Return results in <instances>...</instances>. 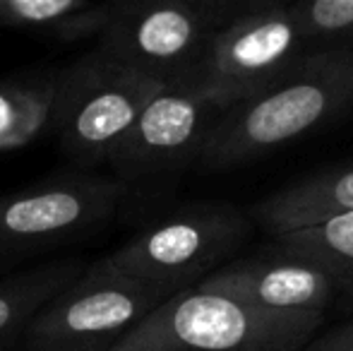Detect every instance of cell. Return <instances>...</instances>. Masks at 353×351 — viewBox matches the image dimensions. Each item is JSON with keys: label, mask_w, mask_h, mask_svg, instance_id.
<instances>
[{"label": "cell", "mask_w": 353, "mask_h": 351, "mask_svg": "<svg viewBox=\"0 0 353 351\" xmlns=\"http://www.w3.org/2000/svg\"><path fill=\"white\" fill-rule=\"evenodd\" d=\"M353 108V48L305 53L257 97L226 108L197 157L207 171H226L270 154Z\"/></svg>", "instance_id": "cell-1"}, {"label": "cell", "mask_w": 353, "mask_h": 351, "mask_svg": "<svg viewBox=\"0 0 353 351\" xmlns=\"http://www.w3.org/2000/svg\"><path fill=\"white\" fill-rule=\"evenodd\" d=\"M320 325L317 310H267L192 284L144 315L113 351H298Z\"/></svg>", "instance_id": "cell-2"}, {"label": "cell", "mask_w": 353, "mask_h": 351, "mask_svg": "<svg viewBox=\"0 0 353 351\" xmlns=\"http://www.w3.org/2000/svg\"><path fill=\"white\" fill-rule=\"evenodd\" d=\"M159 87L97 46L53 75L48 130L77 169L108 166Z\"/></svg>", "instance_id": "cell-3"}, {"label": "cell", "mask_w": 353, "mask_h": 351, "mask_svg": "<svg viewBox=\"0 0 353 351\" xmlns=\"http://www.w3.org/2000/svg\"><path fill=\"white\" fill-rule=\"evenodd\" d=\"M128 197V183L82 169L0 192V267L99 234L121 214Z\"/></svg>", "instance_id": "cell-4"}, {"label": "cell", "mask_w": 353, "mask_h": 351, "mask_svg": "<svg viewBox=\"0 0 353 351\" xmlns=\"http://www.w3.org/2000/svg\"><path fill=\"white\" fill-rule=\"evenodd\" d=\"M245 236L248 221L238 210L200 205L171 212L142 226L99 260L121 274L173 296L219 270Z\"/></svg>", "instance_id": "cell-5"}, {"label": "cell", "mask_w": 353, "mask_h": 351, "mask_svg": "<svg viewBox=\"0 0 353 351\" xmlns=\"http://www.w3.org/2000/svg\"><path fill=\"white\" fill-rule=\"evenodd\" d=\"M168 296L97 260L41 305L14 351H113Z\"/></svg>", "instance_id": "cell-6"}, {"label": "cell", "mask_w": 353, "mask_h": 351, "mask_svg": "<svg viewBox=\"0 0 353 351\" xmlns=\"http://www.w3.org/2000/svg\"><path fill=\"white\" fill-rule=\"evenodd\" d=\"M97 46L159 82H200L214 29L183 0H106L94 5Z\"/></svg>", "instance_id": "cell-7"}, {"label": "cell", "mask_w": 353, "mask_h": 351, "mask_svg": "<svg viewBox=\"0 0 353 351\" xmlns=\"http://www.w3.org/2000/svg\"><path fill=\"white\" fill-rule=\"evenodd\" d=\"M305 46L288 8L245 12L214 32L197 87L223 113L274 85Z\"/></svg>", "instance_id": "cell-8"}, {"label": "cell", "mask_w": 353, "mask_h": 351, "mask_svg": "<svg viewBox=\"0 0 353 351\" xmlns=\"http://www.w3.org/2000/svg\"><path fill=\"white\" fill-rule=\"evenodd\" d=\"M216 106L195 85H161L142 106L113 159L118 181L132 183L197 161L216 118Z\"/></svg>", "instance_id": "cell-9"}, {"label": "cell", "mask_w": 353, "mask_h": 351, "mask_svg": "<svg viewBox=\"0 0 353 351\" xmlns=\"http://www.w3.org/2000/svg\"><path fill=\"white\" fill-rule=\"evenodd\" d=\"M200 286L267 310H317L325 313L336 291V281L305 260H238L219 267Z\"/></svg>", "instance_id": "cell-10"}, {"label": "cell", "mask_w": 353, "mask_h": 351, "mask_svg": "<svg viewBox=\"0 0 353 351\" xmlns=\"http://www.w3.org/2000/svg\"><path fill=\"white\" fill-rule=\"evenodd\" d=\"M353 214V166L317 174L274 192L252 207L250 217L274 236Z\"/></svg>", "instance_id": "cell-11"}, {"label": "cell", "mask_w": 353, "mask_h": 351, "mask_svg": "<svg viewBox=\"0 0 353 351\" xmlns=\"http://www.w3.org/2000/svg\"><path fill=\"white\" fill-rule=\"evenodd\" d=\"M87 263L77 258L53 260L17 270L0 279V351H14L27 325L43 303L72 284Z\"/></svg>", "instance_id": "cell-12"}, {"label": "cell", "mask_w": 353, "mask_h": 351, "mask_svg": "<svg viewBox=\"0 0 353 351\" xmlns=\"http://www.w3.org/2000/svg\"><path fill=\"white\" fill-rule=\"evenodd\" d=\"M53 77L0 82V152L19 150L48 130Z\"/></svg>", "instance_id": "cell-13"}, {"label": "cell", "mask_w": 353, "mask_h": 351, "mask_svg": "<svg viewBox=\"0 0 353 351\" xmlns=\"http://www.w3.org/2000/svg\"><path fill=\"white\" fill-rule=\"evenodd\" d=\"M288 258L325 270L339 284H353V214L334 217L307 229L276 236Z\"/></svg>", "instance_id": "cell-14"}, {"label": "cell", "mask_w": 353, "mask_h": 351, "mask_svg": "<svg viewBox=\"0 0 353 351\" xmlns=\"http://www.w3.org/2000/svg\"><path fill=\"white\" fill-rule=\"evenodd\" d=\"M0 27L48 29L61 39L94 34L92 0H0Z\"/></svg>", "instance_id": "cell-15"}, {"label": "cell", "mask_w": 353, "mask_h": 351, "mask_svg": "<svg viewBox=\"0 0 353 351\" xmlns=\"http://www.w3.org/2000/svg\"><path fill=\"white\" fill-rule=\"evenodd\" d=\"M288 12L307 43L353 32V0H293Z\"/></svg>", "instance_id": "cell-16"}, {"label": "cell", "mask_w": 353, "mask_h": 351, "mask_svg": "<svg viewBox=\"0 0 353 351\" xmlns=\"http://www.w3.org/2000/svg\"><path fill=\"white\" fill-rule=\"evenodd\" d=\"M183 3L190 5L200 14L202 22L214 32L245 14L250 8V0H183Z\"/></svg>", "instance_id": "cell-17"}, {"label": "cell", "mask_w": 353, "mask_h": 351, "mask_svg": "<svg viewBox=\"0 0 353 351\" xmlns=\"http://www.w3.org/2000/svg\"><path fill=\"white\" fill-rule=\"evenodd\" d=\"M298 351H353V320L341 328L330 330L327 334L317 339H310Z\"/></svg>", "instance_id": "cell-18"}, {"label": "cell", "mask_w": 353, "mask_h": 351, "mask_svg": "<svg viewBox=\"0 0 353 351\" xmlns=\"http://www.w3.org/2000/svg\"><path fill=\"white\" fill-rule=\"evenodd\" d=\"M293 0H250V8L248 12H255V10H267V8H288Z\"/></svg>", "instance_id": "cell-19"}]
</instances>
